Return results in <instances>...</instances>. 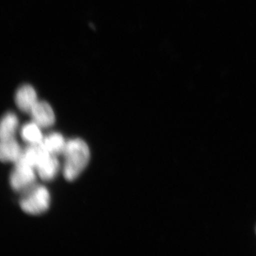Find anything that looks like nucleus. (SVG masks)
Returning <instances> with one entry per match:
<instances>
[{
    "instance_id": "obj_8",
    "label": "nucleus",
    "mask_w": 256,
    "mask_h": 256,
    "mask_svg": "<svg viewBox=\"0 0 256 256\" xmlns=\"http://www.w3.org/2000/svg\"><path fill=\"white\" fill-rule=\"evenodd\" d=\"M18 126V120L14 112H8L2 118L0 124L1 140L14 138Z\"/></svg>"
},
{
    "instance_id": "obj_11",
    "label": "nucleus",
    "mask_w": 256,
    "mask_h": 256,
    "mask_svg": "<svg viewBox=\"0 0 256 256\" xmlns=\"http://www.w3.org/2000/svg\"><path fill=\"white\" fill-rule=\"evenodd\" d=\"M40 128H42L34 121L24 124L21 129L22 139L30 145L40 144L44 138Z\"/></svg>"
},
{
    "instance_id": "obj_10",
    "label": "nucleus",
    "mask_w": 256,
    "mask_h": 256,
    "mask_svg": "<svg viewBox=\"0 0 256 256\" xmlns=\"http://www.w3.org/2000/svg\"><path fill=\"white\" fill-rule=\"evenodd\" d=\"M60 164L56 156L50 155L38 167V174L44 181H50L55 178L59 172Z\"/></svg>"
},
{
    "instance_id": "obj_1",
    "label": "nucleus",
    "mask_w": 256,
    "mask_h": 256,
    "mask_svg": "<svg viewBox=\"0 0 256 256\" xmlns=\"http://www.w3.org/2000/svg\"><path fill=\"white\" fill-rule=\"evenodd\" d=\"M64 156L63 174L66 180L78 178L88 164L90 151L84 140L73 138L66 142Z\"/></svg>"
},
{
    "instance_id": "obj_9",
    "label": "nucleus",
    "mask_w": 256,
    "mask_h": 256,
    "mask_svg": "<svg viewBox=\"0 0 256 256\" xmlns=\"http://www.w3.org/2000/svg\"><path fill=\"white\" fill-rule=\"evenodd\" d=\"M41 144L50 154L56 156L63 154L66 142L62 134L52 132L44 136Z\"/></svg>"
},
{
    "instance_id": "obj_6",
    "label": "nucleus",
    "mask_w": 256,
    "mask_h": 256,
    "mask_svg": "<svg viewBox=\"0 0 256 256\" xmlns=\"http://www.w3.org/2000/svg\"><path fill=\"white\" fill-rule=\"evenodd\" d=\"M50 155L52 154L48 152L42 144H34L28 146V148L23 150L19 160L36 169Z\"/></svg>"
},
{
    "instance_id": "obj_7",
    "label": "nucleus",
    "mask_w": 256,
    "mask_h": 256,
    "mask_svg": "<svg viewBox=\"0 0 256 256\" xmlns=\"http://www.w3.org/2000/svg\"><path fill=\"white\" fill-rule=\"evenodd\" d=\"M23 150L14 138L1 140L0 158L4 162H18L20 160Z\"/></svg>"
},
{
    "instance_id": "obj_4",
    "label": "nucleus",
    "mask_w": 256,
    "mask_h": 256,
    "mask_svg": "<svg viewBox=\"0 0 256 256\" xmlns=\"http://www.w3.org/2000/svg\"><path fill=\"white\" fill-rule=\"evenodd\" d=\"M30 114L33 121L41 128L52 126L56 122L55 113L52 108L46 102L38 100Z\"/></svg>"
},
{
    "instance_id": "obj_5",
    "label": "nucleus",
    "mask_w": 256,
    "mask_h": 256,
    "mask_svg": "<svg viewBox=\"0 0 256 256\" xmlns=\"http://www.w3.org/2000/svg\"><path fill=\"white\" fill-rule=\"evenodd\" d=\"M14 99L19 110L26 113H30L38 102L36 92L30 84L20 86L16 92Z\"/></svg>"
},
{
    "instance_id": "obj_2",
    "label": "nucleus",
    "mask_w": 256,
    "mask_h": 256,
    "mask_svg": "<svg viewBox=\"0 0 256 256\" xmlns=\"http://www.w3.org/2000/svg\"><path fill=\"white\" fill-rule=\"evenodd\" d=\"M50 195L44 186H36L28 190L20 201L21 209L30 215L37 216L49 209Z\"/></svg>"
},
{
    "instance_id": "obj_3",
    "label": "nucleus",
    "mask_w": 256,
    "mask_h": 256,
    "mask_svg": "<svg viewBox=\"0 0 256 256\" xmlns=\"http://www.w3.org/2000/svg\"><path fill=\"white\" fill-rule=\"evenodd\" d=\"M15 164L14 170L10 176L11 187L16 192L30 190L34 186L36 180L34 168L21 160H18Z\"/></svg>"
}]
</instances>
